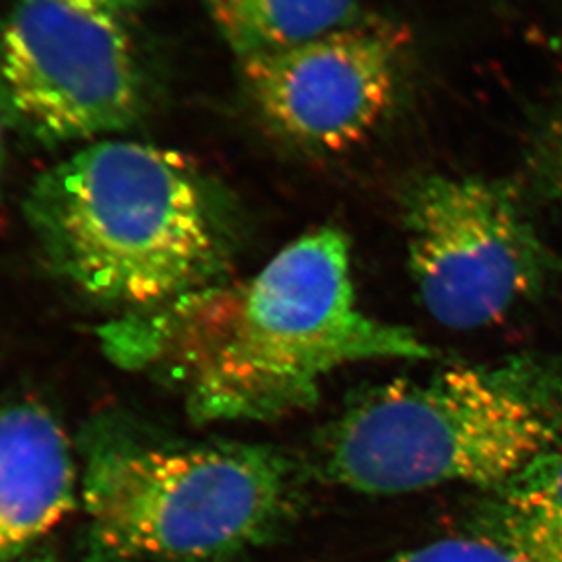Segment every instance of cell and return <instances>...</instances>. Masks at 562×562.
Returning <instances> with one entry per match:
<instances>
[{"mask_svg":"<svg viewBox=\"0 0 562 562\" xmlns=\"http://www.w3.org/2000/svg\"><path fill=\"white\" fill-rule=\"evenodd\" d=\"M99 338L120 368L173 385L200 424L277 420L313 406L346 366L432 355L360 307L349 239L333 227L294 239L249 280L121 314Z\"/></svg>","mask_w":562,"mask_h":562,"instance_id":"6da1fadb","label":"cell"},{"mask_svg":"<svg viewBox=\"0 0 562 562\" xmlns=\"http://www.w3.org/2000/svg\"><path fill=\"white\" fill-rule=\"evenodd\" d=\"M24 214L49 269L120 316L222 283L227 267L225 195L159 146L95 140L35 179Z\"/></svg>","mask_w":562,"mask_h":562,"instance_id":"7a4b0ae2","label":"cell"},{"mask_svg":"<svg viewBox=\"0 0 562 562\" xmlns=\"http://www.w3.org/2000/svg\"><path fill=\"white\" fill-rule=\"evenodd\" d=\"M562 446V373L531 360L448 369L358 393L319 438L325 481L366 495L493 492Z\"/></svg>","mask_w":562,"mask_h":562,"instance_id":"3957f363","label":"cell"},{"mask_svg":"<svg viewBox=\"0 0 562 562\" xmlns=\"http://www.w3.org/2000/svg\"><path fill=\"white\" fill-rule=\"evenodd\" d=\"M87 562H228L296 512L297 473L252 443L151 442L123 417L81 435Z\"/></svg>","mask_w":562,"mask_h":562,"instance_id":"277c9868","label":"cell"},{"mask_svg":"<svg viewBox=\"0 0 562 562\" xmlns=\"http://www.w3.org/2000/svg\"><path fill=\"white\" fill-rule=\"evenodd\" d=\"M402 222L422 305L446 327L497 324L547 280V249L506 181L427 173L404 192Z\"/></svg>","mask_w":562,"mask_h":562,"instance_id":"5b68a950","label":"cell"},{"mask_svg":"<svg viewBox=\"0 0 562 562\" xmlns=\"http://www.w3.org/2000/svg\"><path fill=\"white\" fill-rule=\"evenodd\" d=\"M145 95L121 21L57 0H16L0 26V99L35 139L55 145L128 131Z\"/></svg>","mask_w":562,"mask_h":562,"instance_id":"8992f818","label":"cell"},{"mask_svg":"<svg viewBox=\"0 0 562 562\" xmlns=\"http://www.w3.org/2000/svg\"><path fill=\"white\" fill-rule=\"evenodd\" d=\"M239 88L261 128L313 156L351 150L401 99L407 37L368 16L355 26L236 60Z\"/></svg>","mask_w":562,"mask_h":562,"instance_id":"52a82bcc","label":"cell"},{"mask_svg":"<svg viewBox=\"0 0 562 562\" xmlns=\"http://www.w3.org/2000/svg\"><path fill=\"white\" fill-rule=\"evenodd\" d=\"M76 457L37 401L0 406V562H16L77 504Z\"/></svg>","mask_w":562,"mask_h":562,"instance_id":"ba28073f","label":"cell"},{"mask_svg":"<svg viewBox=\"0 0 562 562\" xmlns=\"http://www.w3.org/2000/svg\"><path fill=\"white\" fill-rule=\"evenodd\" d=\"M234 59L302 43L369 15L362 0H201Z\"/></svg>","mask_w":562,"mask_h":562,"instance_id":"9c48e42d","label":"cell"},{"mask_svg":"<svg viewBox=\"0 0 562 562\" xmlns=\"http://www.w3.org/2000/svg\"><path fill=\"white\" fill-rule=\"evenodd\" d=\"M490 493L487 536L528 561L562 562V446Z\"/></svg>","mask_w":562,"mask_h":562,"instance_id":"30bf717a","label":"cell"},{"mask_svg":"<svg viewBox=\"0 0 562 562\" xmlns=\"http://www.w3.org/2000/svg\"><path fill=\"white\" fill-rule=\"evenodd\" d=\"M526 165L536 189L562 211V93L531 126Z\"/></svg>","mask_w":562,"mask_h":562,"instance_id":"8fae6325","label":"cell"},{"mask_svg":"<svg viewBox=\"0 0 562 562\" xmlns=\"http://www.w3.org/2000/svg\"><path fill=\"white\" fill-rule=\"evenodd\" d=\"M379 562H531L487 533L451 537Z\"/></svg>","mask_w":562,"mask_h":562,"instance_id":"7c38bea8","label":"cell"},{"mask_svg":"<svg viewBox=\"0 0 562 562\" xmlns=\"http://www.w3.org/2000/svg\"><path fill=\"white\" fill-rule=\"evenodd\" d=\"M57 2L88 11V13H95V15L110 16L115 21H123L145 4V0H57Z\"/></svg>","mask_w":562,"mask_h":562,"instance_id":"4fadbf2b","label":"cell"},{"mask_svg":"<svg viewBox=\"0 0 562 562\" xmlns=\"http://www.w3.org/2000/svg\"><path fill=\"white\" fill-rule=\"evenodd\" d=\"M22 562H59L57 559L52 558V555H35V558L26 559V561Z\"/></svg>","mask_w":562,"mask_h":562,"instance_id":"5bb4252c","label":"cell"}]
</instances>
